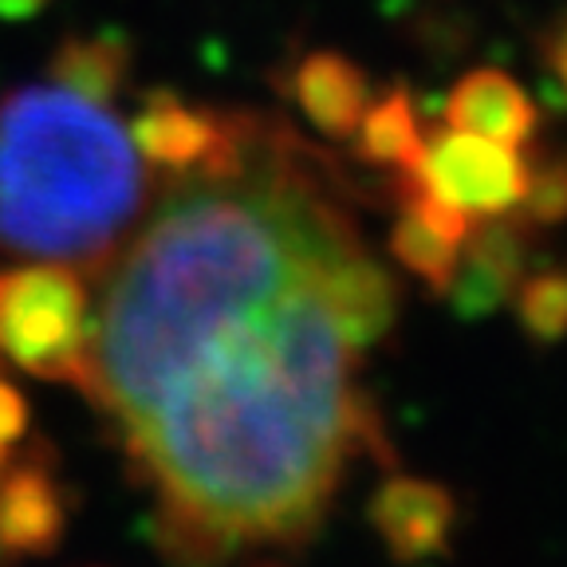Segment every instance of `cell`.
<instances>
[{
  "instance_id": "6",
  "label": "cell",
  "mask_w": 567,
  "mask_h": 567,
  "mask_svg": "<svg viewBox=\"0 0 567 567\" xmlns=\"http://www.w3.org/2000/svg\"><path fill=\"white\" fill-rule=\"evenodd\" d=\"M536 103L520 83L501 68H473L453 83L445 99V126L481 138L524 146L536 134Z\"/></svg>"
},
{
  "instance_id": "12",
  "label": "cell",
  "mask_w": 567,
  "mask_h": 567,
  "mask_svg": "<svg viewBox=\"0 0 567 567\" xmlns=\"http://www.w3.org/2000/svg\"><path fill=\"white\" fill-rule=\"evenodd\" d=\"M540 52L548 60V71L556 75L559 91L567 95V12H559L556 24L540 35Z\"/></svg>"
},
{
  "instance_id": "9",
  "label": "cell",
  "mask_w": 567,
  "mask_h": 567,
  "mask_svg": "<svg viewBox=\"0 0 567 567\" xmlns=\"http://www.w3.org/2000/svg\"><path fill=\"white\" fill-rule=\"evenodd\" d=\"M422 138H425V131H422V123H417V111L402 87L371 99L351 131L359 158L379 162V166H394L399 174H406V169L414 166L417 151H422Z\"/></svg>"
},
{
  "instance_id": "1",
  "label": "cell",
  "mask_w": 567,
  "mask_h": 567,
  "mask_svg": "<svg viewBox=\"0 0 567 567\" xmlns=\"http://www.w3.org/2000/svg\"><path fill=\"white\" fill-rule=\"evenodd\" d=\"M87 288L75 390L123 445L162 551L221 567L308 540L379 450L363 363L394 323L328 154L225 106Z\"/></svg>"
},
{
  "instance_id": "2",
  "label": "cell",
  "mask_w": 567,
  "mask_h": 567,
  "mask_svg": "<svg viewBox=\"0 0 567 567\" xmlns=\"http://www.w3.org/2000/svg\"><path fill=\"white\" fill-rule=\"evenodd\" d=\"M131 52L71 35L44 80L0 99V252L95 272L142 221L158 169L134 134Z\"/></svg>"
},
{
  "instance_id": "11",
  "label": "cell",
  "mask_w": 567,
  "mask_h": 567,
  "mask_svg": "<svg viewBox=\"0 0 567 567\" xmlns=\"http://www.w3.org/2000/svg\"><path fill=\"white\" fill-rule=\"evenodd\" d=\"M28 442V406L17 394L4 371H0V481L9 477V470L24 457Z\"/></svg>"
},
{
  "instance_id": "4",
  "label": "cell",
  "mask_w": 567,
  "mask_h": 567,
  "mask_svg": "<svg viewBox=\"0 0 567 567\" xmlns=\"http://www.w3.org/2000/svg\"><path fill=\"white\" fill-rule=\"evenodd\" d=\"M399 177L470 221H496L520 209L532 166L516 146L442 126L437 134H425L414 166Z\"/></svg>"
},
{
  "instance_id": "7",
  "label": "cell",
  "mask_w": 567,
  "mask_h": 567,
  "mask_svg": "<svg viewBox=\"0 0 567 567\" xmlns=\"http://www.w3.org/2000/svg\"><path fill=\"white\" fill-rule=\"evenodd\" d=\"M288 91L303 118L328 138H351L354 123L371 103V83H367L363 68L339 52L303 55L288 75Z\"/></svg>"
},
{
  "instance_id": "3",
  "label": "cell",
  "mask_w": 567,
  "mask_h": 567,
  "mask_svg": "<svg viewBox=\"0 0 567 567\" xmlns=\"http://www.w3.org/2000/svg\"><path fill=\"white\" fill-rule=\"evenodd\" d=\"M87 272L44 260L0 268V354L20 371L75 386L87 339Z\"/></svg>"
},
{
  "instance_id": "8",
  "label": "cell",
  "mask_w": 567,
  "mask_h": 567,
  "mask_svg": "<svg viewBox=\"0 0 567 567\" xmlns=\"http://www.w3.org/2000/svg\"><path fill=\"white\" fill-rule=\"evenodd\" d=\"M374 524H379L386 548L406 564H414V559L442 551L453 524V505L430 481L394 477L382 485L379 501H374Z\"/></svg>"
},
{
  "instance_id": "5",
  "label": "cell",
  "mask_w": 567,
  "mask_h": 567,
  "mask_svg": "<svg viewBox=\"0 0 567 567\" xmlns=\"http://www.w3.org/2000/svg\"><path fill=\"white\" fill-rule=\"evenodd\" d=\"M402 189H406V202H402L399 225L390 233V248L417 280L434 284V288H450L457 280L461 248H465L477 221L437 205L406 177H402Z\"/></svg>"
},
{
  "instance_id": "13",
  "label": "cell",
  "mask_w": 567,
  "mask_h": 567,
  "mask_svg": "<svg viewBox=\"0 0 567 567\" xmlns=\"http://www.w3.org/2000/svg\"><path fill=\"white\" fill-rule=\"evenodd\" d=\"M44 4H48V0H0V17H4V20H24V17H35Z\"/></svg>"
},
{
  "instance_id": "10",
  "label": "cell",
  "mask_w": 567,
  "mask_h": 567,
  "mask_svg": "<svg viewBox=\"0 0 567 567\" xmlns=\"http://www.w3.org/2000/svg\"><path fill=\"white\" fill-rule=\"evenodd\" d=\"M520 316L540 339H556L567 331V276H540L520 296Z\"/></svg>"
}]
</instances>
